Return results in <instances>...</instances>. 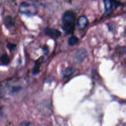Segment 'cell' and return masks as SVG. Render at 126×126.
I'll list each match as a JSON object with an SVG mask.
<instances>
[{
  "label": "cell",
  "mask_w": 126,
  "mask_h": 126,
  "mask_svg": "<svg viewBox=\"0 0 126 126\" xmlns=\"http://www.w3.org/2000/svg\"><path fill=\"white\" fill-rule=\"evenodd\" d=\"M75 20V14L72 10H67L63 14L62 29L66 34H70L74 32L76 25Z\"/></svg>",
  "instance_id": "obj_1"
},
{
  "label": "cell",
  "mask_w": 126,
  "mask_h": 126,
  "mask_svg": "<svg viewBox=\"0 0 126 126\" xmlns=\"http://www.w3.org/2000/svg\"><path fill=\"white\" fill-rule=\"evenodd\" d=\"M19 12L29 16H34L38 12V8L35 2L32 0L23 1L19 5Z\"/></svg>",
  "instance_id": "obj_2"
},
{
  "label": "cell",
  "mask_w": 126,
  "mask_h": 126,
  "mask_svg": "<svg viewBox=\"0 0 126 126\" xmlns=\"http://www.w3.org/2000/svg\"><path fill=\"white\" fill-rule=\"evenodd\" d=\"M104 6V14L109 15L111 14L118 7L123 5V4L117 0H103Z\"/></svg>",
  "instance_id": "obj_3"
},
{
  "label": "cell",
  "mask_w": 126,
  "mask_h": 126,
  "mask_svg": "<svg viewBox=\"0 0 126 126\" xmlns=\"http://www.w3.org/2000/svg\"><path fill=\"white\" fill-rule=\"evenodd\" d=\"M44 33L52 38H57L61 35V32L57 29L46 28L43 30Z\"/></svg>",
  "instance_id": "obj_4"
},
{
  "label": "cell",
  "mask_w": 126,
  "mask_h": 126,
  "mask_svg": "<svg viewBox=\"0 0 126 126\" xmlns=\"http://www.w3.org/2000/svg\"><path fill=\"white\" fill-rule=\"evenodd\" d=\"M89 24V20L87 17L84 15L80 16L76 21V27L79 30H83L86 28Z\"/></svg>",
  "instance_id": "obj_5"
},
{
  "label": "cell",
  "mask_w": 126,
  "mask_h": 126,
  "mask_svg": "<svg viewBox=\"0 0 126 126\" xmlns=\"http://www.w3.org/2000/svg\"><path fill=\"white\" fill-rule=\"evenodd\" d=\"M43 61V57L42 56L35 61L34 65L32 70V73L33 74H36L39 72L40 67L41 66V64Z\"/></svg>",
  "instance_id": "obj_6"
},
{
  "label": "cell",
  "mask_w": 126,
  "mask_h": 126,
  "mask_svg": "<svg viewBox=\"0 0 126 126\" xmlns=\"http://www.w3.org/2000/svg\"><path fill=\"white\" fill-rule=\"evenodd\" d=\"M87 56V51L84 49H80L77 51L75 53V58L79 61H83Z\"/></svg>",
  "instance_id": "obj_7"
},
{
  "label": "cell",
  "mask_w": 126,
  "mask_h": 126,
  "mask_svg": "<svg viewBox=\"0 0 126 126\" xmlns=\"http://www.w3.org/2000/svg\"><path fill=\"white\" fill-rule=\"evenodd\" d=\"M75 71V69L72 67H67L63 69L61 71V74L63 77H67L71 75Z\"/></svg>",
  "instance_id": "obj_8"
},
{
  "label": "cell",
  "mask_w": 126,
  "mask_h": 126,
  "mask_svg": "<svg viewBox=\"0 0 126 126\" xmlns=\"http://www.w3.org/2000/svg\"><path fill=\"white\" fill-rule=\"evenodd\" d=\"M79 41L78 37L75 35L71 36L68 39V44L70 46H73L76 44Z\"/></svg>",
  "instance_id": "obj_9"
},
{
  "label": "cell",
  "mask_w": 126,
  "mask_h": 126,
  "mask_svg": "<svg viewBox=\"0 0 126 126\" xmlns=\"http://www.w3.org/2000/svg\"><path fill=\"white\" fill-rule=\"evenodd\" d=\"M0 61L3 64L7 65L9 63L10 60L6 54H3L0 58Z\"/></svg>",
  "instance_id": "obj_10"
},
{
  "label": "cell",
  "mask_w": 126,
  "mask_h": 126,
  "mask_svg": "<svg viewBox=\"0 0 126 126\" xmlns=\"http://www.w3.org/2000/svg\"><path fill=\"white\" fill-rule=\"evenodd\" d=\"M16 47V45L15 44L9 43L7 44V48L10 51H13L14 50H15Z\"/></svg>",
  "instance_id": "obj_11"
},
{
  "label": "cell",
  "mask_w": 126,
  "mask_h": 126,
  "mask_svg": "<svg viewBox=\"0 0 126 126\" xmlns=\"http://www.w3.org/2000/svg\"><path fill=\"white\" fill-rule=\"evenodd\" d=\"M42 49H43V51H44V53H45V54H48V51H49V49H48V46H47L44 45V46H43V47Z\"/></svg>",
  "instance_id": "obj_12"
},
{
  "label": "cell",
  "mask_w": 126,
  "mask_h": 126,
  "mask_svg": "<svg viewBox=\"0 0 126 126\" xmlns=\"http://www.w3.org/2000/svg\"><path fill=\"white\" fill-rule=\"evenodd\" d=\"M30 124L28 122H23L21 124V126H30Z\"/></svg>",
  "instance_id": "obj_13"
},
{
  "label": "cell",
  "mask_w": 126,
  "mask_h": 126,
  "mask_svg": "<svg viewBox=\"0 0 126 126\" xmlns=\"http://www.w3.org/2000/svg\"></svg>",
  "instance_id": "obj_14"
}]
</instances>
